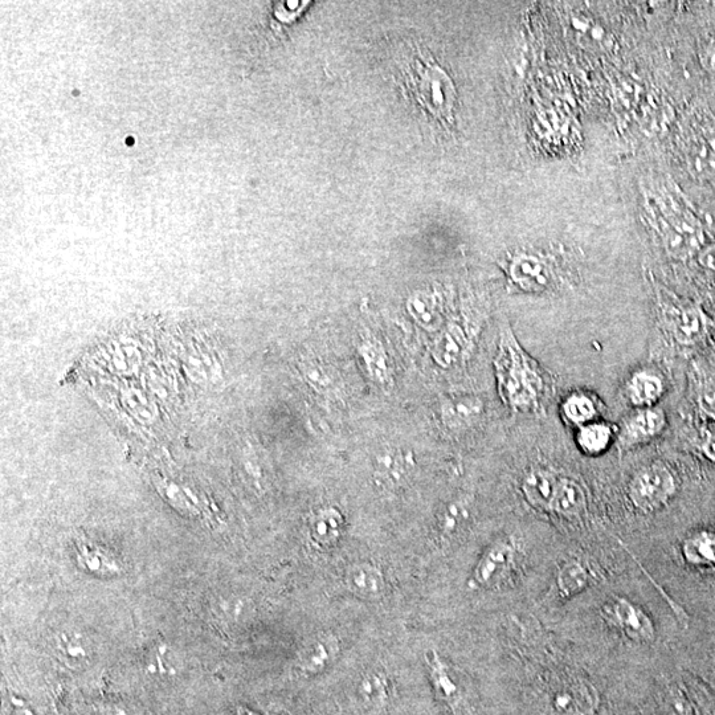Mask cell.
Listing matches in <instances>:
<instances>
[{
  "label": "cell",
  "mask_w": 715,
  "mask_h": 715,
  "mask_svg": "<svg viewBox=\"0 0 715 715\" xmlns=\"http://www.w3.org/2000/svg\"><path fill=\"white\" fill-rule=\"evenodd\" d=\"M493 366L498 395L510 412L518 415L541 410L547 390L545 375L509 324L501 326Z\"/></svg>",
  "instance_id": "6da1fadb"
},
{
  "label": "cell",
  "mask_w": 715,
  "mask_h": 715,
  "mask_svg": "<svg viewBox=\"0 0 715 715\" xmlns=\"http://www.w3.org/2000/svg\"><path fill=\"white\" fill-rule=\"evenodd\" d=\"M648 214L665 251L674 259L696 256L705 247V232L700 220L680 206L670 195L652 194L647 198Z\"/></svg>",
  "instance_id": "7a4b0ae2"
},
{
  "label": "cell",
  "mask_w": 715,
  "mask_h": 715,
  "mask_svg": "<svg viewBox=\"0 0 715 715\" xmlns=\"http://www.w3.org/2000/svg\"><path fill=\"white\" fill-rule=\"evenodd\" d=\"M678 145L686 170L697 179L715 178V117L694 109L681 122Z\"/></svg>",
  "instance_id": "3957f363"
},
{
  "label": "cell",
  "mask_w": 715,
  "mask_h": 715,
  "mask_svg": "<svg viewBox=\"0 0 715 715\" xmlns=\"http://www.w3.org/2000/svg\"><path fill=\"white\" fill-rule=\"evenodd\" d=\"M402 690L386 670L373 668L363 672L350 690L353 715H396L402 704Z\"/></svg>",
  "instance_id": "277c9868"
},
{
  "label": "cell",
  "mask_w": 715,
  "mask_h": 715,
  "mask_svg": "<svg viewBox=\"0 0 715 715\" xmlns=\"http://www.w3.org/2000/svg\"><path fill=\"white\" fill-rule=\"evenodd\" d=\"M678 481L668 464L653 461L635 472L628 482V500L641 514H653L665 508L676 496Z\"/></svg>",
  "instance_id": "5b68a950"
},
{
  "label": "cell",
  "mask_w": 715,
  "mask_h": 715,
  "mask_svg": "<svg viewBox=\"0 0 715 715\" xmlns=\"http://www.w3.org/2000/svg\"><path fill=\"white\" fill-rule=\"evenodd\" d=\"M480 325L465 316L449 317L443 328L433 334L429 354L437 367L443 370L464 365L476 349Z\"/></svg>",
  "instance_id": "8992f818"
},
{
  "label": "cell",
  "mask_w": 715,
  "mask_h": 715,
  "mask_svg": "<svg viewBox=\"0 0 715 715\" xmlns=\"http://www.w3.org/2000/svg\"><path fill=\"white\" fill-rule=\"evenodd\" d=\"M429 688L437 704L449 715H476L467 686L435 651L426 656Z\"/></svg>",
  "instance_id": "52a82bcc"
},
{
  "label": "cell",
  "mask_w": 715,
  "mask_h": 715,
  "mask_svg": "<svg viewBox=\"0 0 715 715\" xmlns=\"http://www.w3.org/2000/svg\"><path fill=\"white\" fill-rule=\"evenodd\" d=\"M660 322L664 332L681 346H694L709 333L710 318L701 306L660 300Z\"/></svg>",
  "instance_id": "ba28073f"
},
{
  "label": "cell",
  "mask_w": 715,
  "mask_h": 715,
  "mask_svg": "<svg viewBox=\"0 0 715 715\" xmlns=\"http://www.w3.org/2000/svg\"><path fill=\"white\" fill-rule=\"evenodd\" d=\"M667 426V415L659 406L635 408L616 427L615 443L620 452H629L652 443L663 435Z\"/></svg>",
  "instance_id": "9c48e42d"
},
{
  "label": "cell",
  "mask_w": 715,
  "mask_h": 715,
  "mask_svg": "<svg viewBox=\"0 0 715 715\" xmlns=\"http://www.w3.org/2000/svg\"><path fill=\"white\" fill-rule=\"evenodd\" d=\"M603 618L633 643L651 644L656 640L651 616L624 596H615L604 606Z\"/></svg>",
  "instance_id": "30bf717a"
},
{
  "label": "cell",
  "mask_w": 715,
  "mask_h": 715,
  "mask_svg": "<svg viewBox=\"0 0 715 715\" xmlns=\"http://www.w3.org/2000/svg\"><path fill=\"white\" fill-rule=\"evenodd\" d=\"M418 460L411 449L387 445L375 453L373 478L375 485L383 490H398L415 475Z\"/></svg>",
  "instance_id": "8fae6325"
},
{
  "label": "cell",
  "mask_w": 715,
  "mask_h": 715,
  "mask_svg": "<svg viewBox=\"0 0 715 715\" xmlns=\"http://www.w3.org/2000/svg\"><path fill=\"white\" fill-rule=\"evenodd\" d=\"M516 557L517 551L513 542L509 539H498L482 554L469 578V587L472 590H490L497 587L512 572Z\"/></svg>",
  "instance_id": "7c38bea8"
},
{
  "label": "cell",
  "mask_w": 715,
  "mask_h": 715,
  "mask_svg": "<svg viewBox=\"0 0 715 715\" xmlns=\"http://www.w3.org/2000/svg\"><path fill=\"white\" fill-rule=\"evenodd\" d=\"M485 402L475 394H449L439 400L437 415L445 431L461 433L476 427L485 415Z\"/></svg>",
  "instance_id": "4fadbf2b"
},
{
  "label": "cell",
  "mask_w": 715,
  "mask_h": 715,
  "mask_svg": "<svg viewBox=\"0 0 715 715\" xmlns=\"http://www.w3.org/2000/svg\"><path fill=\"white\" fill-rule=\"evenodd\" d=\"M53 656L65 668L83 670L91 667L96 647L91 635L80 628H63L52 637Z\"/></svg>",
  "instance_id": "5bb4252c"
},
{
  "label": "cell",
  "mask_w": 715,
  "mask_h": 715,
  "mask_svg": "<svg viewBox=\"0 0 715 715\" xmlns=\"http://www.w3.org/2000/svg\"><path fill=\"white\" fill-rule=\"evenodd\" d=\"M359 362L363 371L375 386L387 388L394 383V366L382 339L373 333L361 335L357 343Z\"/></svg>",
  "instance_id": "9a60e30c"
},
{
  "label": "cell",
  "mask_w": 715,
  "mask_h": 715,
  "mask_svg": "<svg viewBox=\"0 0 715 715\" xmlns=\"http://www.w3.org/2000/svg\"><path fill=\"white\" fill-rule=\"evenodd\" d=\"M599 693L586 680H574L555 692L550 701V715H594Z\"/></svg>",
  "instance_id": "2e32d148"
},
{
  "label": "cell",
  "mask_w": 715,
  "mask_h": 715,
  "mask_svg": "<svg viewBox=\"0 0 715 715\" xmlns=\"http://www.w3.org/2000/svg\"><path fill=\"white\" fill-rule=\"evenodd\" d=\"M408 316L424 332L436 334L449 320L447 300L437 290H419L406 304Z\"/></svg>",
  "instance_id": "e0dca14e"
},
{
  "label": "cell",
  "mask_w": 715,
  "mask_h": 715,
  "mask_svg": "<svg viewBox=\"0 0 715 715\" xmlns=\"http://www.w3.org/2000/svg\"><path fill=\"white\" fill-rule=\"evenodd\" d=\"M338 653V639L332 633L314 636L302 647L297 657V672L305 678L320 676L332 667Z\"/></svg>",
  "instance_id": "ac0fdd59"
},
{
  "label": "cell",
  "mask_w": 715,
  "mask_h": 715,
  "mask_svg": "<svg viewBox=\"0 0 715 715\" xmlns=\"http://www.w3.org/2000/svg\"><path fill=\"white\" fill-rule=\"evenodd\" d=\"M509 277L513 284L527 293H539L553 283V269L539 256L520 253L509 264Z\"/></svg>",
  "instance_id": "d6986e66"
},
{
  "label": "cell",
  "mask_w": 715,
  "mask_h": 715,
  "mask_svg": "<svg viewBox=\"0 0 715 715\" xmlns=\"http://www.w3.org/2000/svg\"><path fill=\"white\" fill-rule=\"evenodd\" d=\"M561 477L553 469L545 467L527 471L521 485L527 504L539 512L550 513Z\"/></svg>",
  "instance_id": "ffe728a7"
},
{
  "label": "cell",
  "mask_w": 715,
  "mask_h": 715,
  "mask_svg": "<svg viewBox=\"0 0 715 715\" xmlns=\"http://www.w3.org/2000/svg\"><path fill=\"white\" fill-rule=\"evenodd\" d=\"M667 386L656 370H636L625 382L624 395L633 408L656 407L663 398Z\"/></svg>",
  "instance_id": "44dd1931"
},
{
  "label": "cell",
  "mask_w": 715,
  "mask_h": 715,
  "mask_svg": "<svg viewBox=\"0 0 715 715\" xmlns=\"http://www.w3.org/2000/svg\"><path fill=\"white\" fill-rule=\"evenodd\" d=\"M420 95L429 109L439 116H447L455 104V87L440 68H429L420 76Z\"/></svg>",
  "instance_id": "7402d4cb"
},
{
  "label": "cell",
  "mask_w": 715,
  "mask_h": 715,
  "mask_svg": "<svg viewBox=\"0 0 715 715\" xmlns=\"http://www.w3.org/2000/svg\"><path fill=\"white\" fill-rule=\"evenodd\" d=\"M347 590L365 600H378L386 594V579L381 569L370 562L351 565L345 572Z\"/></svg>",
  "instance_id": "603a6c76"
},
{
  "label": "cell",
  "mask_w": 715,
  "mask_h": 715,
  "mask_svg": "<svg viewBox=\"0 0 715 715\" xmlns=\"http://www.w3.org/2000/svg\"><path fill=\"white\" fill-rule=\"evenodd\" d=\"M298 371L306 386L321 398L334 399L341 394L342 382L337 370L321 359H302Z\"/></svg>",
  "instance_id": "cb8c5ba5"
},
{
  "label": "cell",
  "mask_w": 715,
  "mask_h": 715,
  "mask_svg": "<svg viewBox=\"0 0 715 715\" xmlns=\"http://www.w3.org/2000/svg\"><path fill=\"white\" fill-rule=\"evenodd\" d=\"M345 526V517L335 506L314 510L308 521L310 538L320 547L334 546L341 539Z\"/></svg>",
  "instance_id": "d4e9b609"
},
{
  "label": "cell",
  "mask_w": 715,
  "mask_h": 715,
  "mask_svg": "<svg viewBox=\"0 0 715 715\" xmlns=\"http://www.w3.org/2000/svg\"><path fill=\"white\" fill-rule=\"evenodd\" d=\"M76 562L80 570L98 576V578H113V576L121 575L124 570L116 555L104 547L93 545V543L77 545Z\"/></svg>",
  "instance_id": "484cf974"
},
{
  "label": "cell",
  "mask_w": 715,
  "mask_h": 715,
  "mask_svg": "<svg viewBox=\"0 0 715 715\" xmlns=\"http://www.w3.org/2000/svg\"><path fill=\"white\" fill-rule=\"evenodd\" d=\"M587 505L588 498L583 485L575 478L562 476L550 513L557 514L563 520H576L586 512Z\"/></svg>",
  "instance_id": "4316f807"
},
{
  "label": "cell",
  "mask_w": 715,
  "mask_h": 715,
  "mask_svg": "<svg viewBox=\"0 0 715 715\" xmlns=\"http://www.w3.org/2000/svg\"><path fill=\"white\" fill-rule=\"evenodd\" d=\"M473 508V498L469 496L456 497L445 504L437 517L441 538L455 539L463 534L473 520Z\"/></svg>",
  "instance_id": "83f0119b"
},
{
  "label": "cell",
  "mask_w": 715,
  "mask_h": 715,
  "mask_svg": "<svg viewBox=\"0 0 715 715\" xmlns=\"http://www.w3.org/2000/svg\"><path fill=\"white\" fill-rule=\"evenodd\" d=\"M615 441L616 428L602 419L576 428V447L588 457L602 456Z\"/></svg>",
  "instance_id": "f1b7e54d"
},
{
  "label": "cell",
  "mask_w": 715,
  "mask_h": 715,
  "mask_svg": "<svg viewBox=\"0 0 715 715\" xmlns=\"http://www.w3.org/2000/svg\"><path fill=\"white\" fill-rule=\"evenodd\" d=\"M561 415L570 426L580 428L600 419L599 400L584 391H574L561 403Z\"/></svg>",
  "instance_id": "f546056e"
},
{
  "label": "cell",
  "mask_w": 715,
  "mask_h": 715,
  "mask_svg": "<svg viewBox=\"0 0 715 715\" xmlns=\"http://www.w3.org/2000/svg\"><path fill=\"white\" fill-rule=\"evenodd\" d=\"M155 488L167 504L173 506L178 513L186 517H198L202 513V505L194 490L181 482L170 478H155Z\"/></svg>",
  "instance_id": "4dcf8cb0"
},
{
  "label": "cell",
  "mask_w": 715,
  "mask_h": 715,
  "mask_svg": "<svg viewBox=\"0 0 715 715\" xmlns=\"http://www.w3.org/2000/svg\"><path fill=\"white\" fill-rule=\"evenodd\" d=\"M592 583V572L579 559L563 563L557 572V590L562 599H572L586 591Z\"/></svg>",
  "instance_id": "1f68e13d"
},
{
  "label": "cell",
  "mask_w": 715,
  "mask_h": 715,
  "mask_svg": "<svg viewBox=\"0 0 715 715\" xmlns=\"http://www.w3.org/2000/svg\"><path fill=\"white\" fill-rule=\"evenodd\" d=\"M181 667V657L177 649L165 641L151 645L143 659L145 672L158 678H173L177 676Z\"/></svg>",
  "instance_id": "d6a6232c"
},
{
  "label": "cell",
  "mask_w": 715,
  "mask_h": 715,
  "mask_svg": "<svg viewBox=\"0 0 715 715\" xmlns=\"http://www.w3.org/2000/svg\"><path fill=\"white\" fill-rule=\"evenodd\" d=\"M682 555L690 565L715 567V529L689 535L682 543Z\"/></svg>",
  "instance_id": "836d02e7"
},
{
  "label": "cell",
  "mask_w": 715,
  "mask_h": 715,
  "mask_svg": "<svg viewBox=\"0 0 715 715\" xmlns=\"http://www.w3.org/2000/svg\"><path fill=\"white\" fill-rule=\"evenodd\" d=\"M693 392L701 414L715 420V367L706 363L694 366Z\"/></svg>",
  "instance_id": "e575fe53"
},
{
  "label": "cell",
  "mask_w": 715,
  "mask_h": 715,
  "mask_svg": "<svg viewBox=\"0 0 715 715\" xmlns=\"http://www.w3.org/2000/svg\"><path fill=\"white\" fill-rule=\"evenodd\" d=\"M698 57L705 71L715 76V35L701 47Z\"/></svg>",
  "instance_id": "d590c367"
},
{
  "label": "cell",
  "mask_w": 715,
  "mask_h": 715,
  "mask_svg": "<svg viewBox=\"0 0 715 715\" xmlns=\"http://www.w3.org/2000/svg\"><path fill=\"white\" fill-rule=\"evenodd\" d=\"M101 715H141L133 705L125 701H112L102 706Z\"/></svg>",
  "instance_id": "8d00e7d4"
},
{
  "label": "cell",
  "mask_w": 715,
  "mask_h": 715,
  "mask_svg": "<svg viewBox=\"0 0 715 715\" xmlns=\"http://www.w3.org/2000/svg\"><path fill=\"white\" fill-rule=\"evenodd\" d=\"M697 261L706 271L715 273V243L705 245L698 253Z\"/></svg>",
  "instance_id": "74e56055"
},
{
  "label": "cell",
  "mask_w": 715,
  "mask_h": 715,
  "mask_svg": "<svg viewBox=\"0 0 715 715\" xmlns=\"http://www.w3.org/2000/svg\"><path fill=\"white\" fill-rule=\"evenodd\" d=\"M701 453L710 461V463L715 464V432H708L704 436L700 445Z\"/></svg>",
  "instance_id": "f35d334b"
},
{
  "label": "cell",
  "mask_w": 715,
  "mask_h": 715,
  "mask_svg": "<svg viewBox=\"0 0 715 715\" xmlns=\"http://www.w3.org/2000/svg\"><path fill=\"white\" fill-rule=\"evenodd\" d=\"M234 715H263L257 710L248 708V706H239V708H236Z\"/></svg>",
  "instance_id": "ab89813d"
},
{
  "label": "cell",
  "mask_w": 715,
  "mask_h": 715,
  "mask_svg": "<svg viewBox=\"0 0 715 715\" xmlns=\"http://www.w3.org/2000/svg\"><path fill=\"white\" fill-rule=\"evenodd\" d=\"M14 715H34L30 709L23 708V706H15Z\"/></svg>",
  "instance_id": "60d3db41"
}]
</instances>
